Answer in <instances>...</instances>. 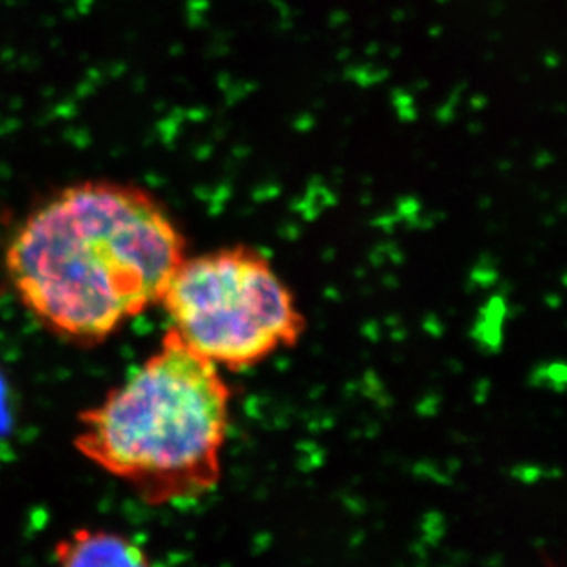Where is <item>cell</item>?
Masks as SVG:
<instances>
[{"label": "cell", "mask_w": 567, "mask_h": 567, "mask_svg": "<svg viewBox=\"0 0 567 567\" xmlns=\"http://www.w3.org/2000/svg\"><path fill=\"white\" fill-rule=\"evenodd\" d=\"M161 306L192 351L228 370L259 364L303 332L289 287L267 259L245 248L184 259Z\"/></svg>", "instance_id": "3"}, {"label": "cell", "mask_w": 567, "mask_h": 567, "mask_svg": "<svg viewBox=\"0 0 567 567\" xmlns=\"http://www.w3.org/2000/svg\"><path fill=\"white\" fill-rule=\"evenodd\" d=\"M58 567H153L147 553L105 529H75L55 544Z\"/></svg>", "instance_id": "4"}, {"label": "cell", "mask_w": 567, "mask_h": 567, "mask_svg": "<svg viewBox=\"0 0 567 567\" xmlns=\"http://www.w3.org/2000/svg\"><path fill=\"white\" fill-rule=\"evenodd\" d=\"M228 415L219 368L169 329L124 384L80 413L74 446L145 504H177L219 482Z\"/></svg>", "instance_id": "2"}, {"label": "cell", "mask_w": 567, "mask_h": 567, "mask_svg": "<svg viewBox=\"0 0 567 567\" xmlns=\"http://www.w3.org/2000/svg\"><path fill=\"white\" fill-rule=\"evenodd\" d=\"M184 239L155 198L89 181L54 193L13 231L11 287L50 332L94 346L161 303Z\"/></svg>", "instance_id": "1"}]
</instances>
